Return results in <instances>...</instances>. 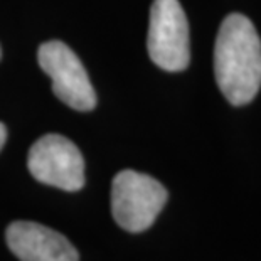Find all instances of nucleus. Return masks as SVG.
<instances>
[{
  "label": "nucleus",
  "mask_w": 261,
  "mask_h": 261,
  "mask_svg": "<svg viewBox=\"0 0 261 261\" xmlns=\"http://www.w3.org/2000/svg\"><path fill=\"white\" fill-rule=\"evenodd\" d=\"M147 49L160 69L175 73L189 66V24L179 0H155L152 4Z\"/></svg>",
  "instance_id": "3"
},
{
  "label": "nucleus",
  "mask_w": 261,
  "mask_h": 261,
  "mask_svg": "<svg viewBox=\"0 0 261 261\" xmlns=\"http://www.w3.org/2000/svg\"><path fill=\"white\" fill-rule=\"evenodd\" d=\"M5 140H7V128L4 123H0V150L5 145Z\"/></svg>",
  "instance_id": "7"
},
{
  "label": "nucleus",
  "mask_w": 261,
  "mask_h": 261,
  "mask_svg": "<svg viewBox=\"0 0 261 261\" xmlns=\"http://www.w3.org/2000/svg\"><path fill=\"white\" fill-rule=\"evenodd\" d=\"M42 71L53 81L54 94L77 112H90L96 107V94L85 66L73 49L61 41L44 42L37 51Z\"/></svg>",
  "instance_id": "4"
},
{
  "label": "nucleus",
  "mask_w": 261,
  "mask_h": 261,
  "mask_svg": "<svg viewBox=\"0 0 261 261\" xmlns=\"http://www.w3.org/2000/svg\"><path fill=\"white\" fill-rule=\"evenodd\" d=\"M214 74L221 93L234 107L253 101L261 88V41L253 22L229 14L214 46Z\"/></svg>",
  "instance_id": "1"
},
{
  "label": "nucleus",
  "mask_w": 261,
  "mask_h": 261,
  "mask_svg": "<svg viewBox=\"0 0 261 261\" xmlns=\"http://www.w3.org/2000/svg\"><path fill=\"white\" fill-rule=\"evenodd\" d=\"M27 167L36 180L42 184L80 191L85 186V160L73 142L63 135L49 133L31 147Z\"/></svg>",
  "instance_id": "5"
},
{
  "label": "nucleus",
  "mask_w": 261,
  "mask_h": 261,
  "mask_svg": "<svg viewBox=\"0 0 261 261\" xmlns=\"http://www.w3.org/2000/svg\"><path fill=\"white\" fill-rule=\"evenodd\" d=\"M167 189L135 170H121L112 184V213L116 224L130 232L147 231L167 202Z\"/></svg>",
  "instance_id": "2"
},
{
  "label": "nucleus",
  "mask_w": 261,
  "mask_h": 261,
  "mask_svg": "<svg viewBox=\"0 0 261 261\" xmlns=\"http://www.w3.org/2000/svg\"><path fill=\"white\" fill-rule=\"evenodd\" d=\"M7 244L20 261H80L76 248L63 234L31 221L10 224Z\"/></svg>",
  "instance_id": "6"
},
{
  "label": "nucleus",
  "mask_w": 261,
  "mask_h": 261,
  "mask_svg": "<svg viewBox=\"0 0 261 261\" xmlns=\"http://www.w3.org/2000/svg\"><path fill=\"white\" fill-rule=\"evenodd\" d=\"M0 58H2V49H0Z\"/></svg>",
  "instance_id": "8"
}]
</instances>
